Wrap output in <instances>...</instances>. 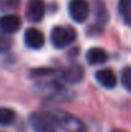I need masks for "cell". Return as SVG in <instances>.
Segmentation results:
<instances>
[{
    "mask_svg": "<svg viewBox=\"0 0 131 132\" xmlns=\"http://www.w3.org/2000/svg\"><path fill=\"white\" fill-rule=\"evenodd\" d=\"M108 53L102 47H91L86 53V60L89 64H103L108 60Z\"/></svg>",
    "mask_w": 131,
    "mask_h": 132,
    "instance_id": "obj_11",
    "label": "cell"
},
{
    "mask_svg": "<svg viewBox=\"0 0 131 132\" xmlns=\"http://www.w3.org/2000/svg\"><path fill=\"white\" fill-rule=\"evenodd\" d=\"M84 75H85V71L80 64H72V65H70L68 68L64 69V72L62 73V77L66 82L79 84V82L82 81Z\"/></svg>",
    "mask_w": 131,
    "mask_h": 132,
    "instance_id": "obj_9",
    "label": "cell"
},
{
    "mask_svg": "<svg viewBox=\"0 0 131 132\" xmlns=\"http://www.w3.org/2000/svg\"><path fill=\"white\" fill-rule=\"evenodd\" d=\"M16 112L10 108H0V126H9L16 121Z\"/></svg>",
    "mask_w": 131,
    "mask_h": 132,
    "instance_id": "obj_13",
    "label": "cell"
},
{
    "mask_svg": "<svg viewBox=\"0 0 131 132\" xmlns=\"http://www.w3.org/2000/svg\"><path fill=\"white\" fill-rule=\"evenodd\" d=\"M50 113L54 117L57 126L64 132H86L85 123L73 114H70L60 109H54Z\"/></svg>",
    "mask_w": 131,
    "mask_h": 132,
    "instance_id": "obj_1",
    "label": "cell"
},
{
    "mask_svg": "<svg viewBox=\"0 0 131 132\" xmlns=\"http://www.w3.org/2000/svg\"><path fill=\"white\" fill-rule=\"evenodd\" d=\"M28 122L34 132H57L58 126L50 112H34L28 117Z\"/></svg>",
    "mask_w": 131,
    "mask_h": 132,
    "instance_id": "obj_2",
    "label": "cell"
},
{
    "mask_svg": "<svg viewBox=\"0 0 131 132\" xmlns=\"http://www.w3.org/2000/svg\"><path fill=\"white\" fill-rule=\"evenodd\" d=\"M95 17H96V22L95 24H93L89 30H87V34L90 35H99L104 27V24L107 23L108 21V13L105 10V6L102 1L96 0L95 1Z\"/></svg>",
    "mask_w": 131,
    "mask_h": 132,
    "instance_id": "obj_5",
    "label": "cell"
},
{
    "mask_svg": "<svg viewBox=\"0 0 131 132\" xmlns=\"http://www.w3.org/2000/svg\"><path fill=\"white\" fill-rule=\"evenodd\" d=\"M76 31L72 27L66 26H55L51 30L50 34V41L54 47L57 49H64L72 44L76 40Z\"/></svg>",
    "mask_w": 131,
    "mask_h": 132,
    "instance_id": "obj_3",
    "label": "cell"
},
{
    "mask_svg": "<svg viewBox=\"0 0 131 132\" xmlns=\"http://www.w3.org/2000/svg\"><path fill=\"white\" fill-rule=\"evenodd\" d=\"M114 132H120V131H114Z\"/></svg>",
    "mask_w": 131,
    "mask_h": 132,
    "instance_id": "obj_18",
    "label": "cell"
},
{
    "mask_svg": "<svg viewBox=\"0 0 131 132\" xmlns=\"http://www.w3.org/2000/svg\"><path fill=\"white\" fill-rule=\"evenodd\" d=\"M25 44L27 47L34 49V50L41 49L45 44L44 34L37 28H28L25 32Z\"/></svg>",
    "mask_w": 131,
    "mask_h": 132,
    "instance_id": "obj_7",
    "label": "cell"
},
{
    "mask_svg": "<svg viewBox=\"0 0 131 132\" xmlns=\"http://www.w3.org/2000/svg\"><path fill=\"white\" fill-rule=\"evenodd\" d=\"M118 12L125 22L130 26L131 23V0H118Z\"/></svg>",
    "mask_w": 131,
    "mask_h": 132,
    "instance_id": "obj_12",
    "label": "cell"
},
{
    "mask_svg": "<svg viewBox=\"0 0 131 132\" xmlns=\"http://www.w3.org/2000/svg\"><path fill=\"white\" fill-rule=\"evenodd\" d=\"M13 40L9 37V35L4 31H0V54H5L12 49Z\"/></svg>",
    "mask_w": 131,
    "mask_h": 132,
    "instance_id": "obj_15",
    "label": "cell"
},
{
    "mask_svg": "<svg viewBox=\"0 0 131 132\" xmlns=\"http://www.w3.org/2000/svg\"><path fill=\"white\" fill-rule=\"evenodd\" d=\"M44 92H45V95L49 97V99H53V97H60L62 96V94L63 92H66V90L64 87H62L60 85H58V84H46L45 86H43Z\"/></svg>",
    "mask_w": 131,
    "mask_h": 132,
    "instance_id": "obj_14",
    "label": "cell"
},
{
    "mask_svg": "<svg viewBox=\"0 0 131 132\" xmlns=\"http://www.w3.org/2000/svg\"><path fill=\"white\" fill-rule=\"evenodd\" d=\"M68 12L73 21L82 23L85 22L90 13V6L85 0H71L68 4Z\"/></svg>",
    "mask_w": 131,
    "mask_h": 132,
    "instance_id": "obj_4",
    "label": "cell"
},
{
    "mask_svg": "<svg viewBox=\"0 0 131 132\" xmlns=\"http://www.w3.org/2000/svg\"><path fill=\"white\" fill-rule=\"evenodd\" d=\"M95 80L105 88H113L117 85V78L113 71L111 69H100L95 73Z\"/></svg>",
    "mask_w": 131,
    "mask_h": 132,
    "instance_id": "obj_10",
    "label": "cell"
},
{
    "mask_svg": "<svg viewBox=\"0 0 131 132\" xmlns=\"http://www.w3.org/2000/svg\"><path fill=\"white\" fill-rule=\"evenodd\" d=\"M121 82L124 85V87L126 88V91H131V67L126 65L122 71L121 75Z\"/></svg>",
    "mask_w": 131,
    "mask_h": 132,
    "instance_id": "obj_17",
    "label": "cell"
},
{
    "mask_svg": "<svg viewBox=\"0 0 131 132\" xmlns=\"http://www.w3.org/2000/svg\"><path fill=\"white\" fill-rule=\"evenodd\" d=\"M21 0H0V10L1 12H13L19 8Z\"/></svg>",
    "mask_w": 131,
    "mask_h": 132,
    "instance_id": "obj_16",
    "label": "cell"
},
{
    "mask_svg": "<svg viewBox=\"0 0 131 132\" xmlns=\"http://www.w3.org/2000/svg\"><path fill=\"white\" fill-rule=\"evenodd\" d=\"M22 26V21L16 14H8L0 18V30L6 34L17 32Z\"/></svg>",
    "mask_w": 131,
    "mask_h": 132,
    "instance_id": "obj_8",
    "label": "cell"
},
{
    "mask_svg": "<svg viewBox=\"0 0 131 132\" xmlns=\"http://www.w3.org/2000/svg\"><path fill=\"white\" fill-rule=\"evenodd\" d=\"M45 15V4L43 0H31L26 8V18L30 22H41Z\"/></svg>",
    "mask_w": 131,
    "mask_h": 132,
    "instance_id": "obj_6",
    "label": "cell"
}]
</instances>
